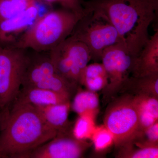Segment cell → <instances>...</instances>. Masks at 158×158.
Wrapping results in <instances>:
<instances>
[{
    "instance_id": "cell-1",
    "label": "cell",
    "mask_w": 158,
    "mask_h": 158,
    "mask_svg": "<svg viewBox=\"0 0 158 158\" xmlns=\"http://www.w3.org/2000/svg\"><path fill=\"white\" fill-rule=\"evenodd\" d=\"M84 8L107 20L134 58L149 38L148 29L157 16L158 0H89Z\"/></svg>"
},
{
    "instance_id": "cell-2",
    "label": "cell",
    "mask_w": 158,
    "mask_h": 158,
    "mask_svg": "<svg viewBox=\"0 0 158 158\" xmlns=\"http://www.w3.org/2000/svg\"><path fill=\"white\" fill-rule=\"evenodd\" d=\"M57 135L35 106L14 101L4 114L0 158H20Z\"/></svg>"
},
{
    "instance_id": "cell-3",
    "label": "cell",
    "mask_w": 158,
    "mask_h": 158,
    "mask_svg": "<svg viewBox=\"0 0 158 158\" xmlns=\"http://www.w3.org/2000/svg\"><path fill=\"white\" fill-rule=\"evenodd\" d=\"M62 8L51 10L36 20L12 47L49 52L68 38L86 13Z\"/></svg>"
},
{
    "instance_id": "cell-4",
    "label": "cell",
    "mask_w": 158,
    "mask_h": 158,
    "mask_svg": "<svg viewBox=\"0 0 158 158\" xmlns=\"http://www.w3.org/2000/svg\"><path fill=\"white\" fill-rule=\"evenodd\" d=\"M30 50L0 46V111L10 109L19 93Z\"/></svg>"
},
{
    "instance_id": "cell-5",
    "label": "cell",
    "mask_w": 158,
    "mask_h": 158,
    "mask_svg": "<svg viewBox=\"0 0 158 158\" xmlns=\"http://www.w3.org/2000/svg\"><path fill=\"white\" fill-rule=\"evenodd\" d=\"M70 36L83 42L89 50L91 60L101 61L105 49L121 44L118 32L109 21L100 15L86 10Z\"/></svg>"
},
{
    "instance_id": "cell-6",
    "label": "cell",
    "mask_w": 158,
    "mask_h": 158,
    "mask_svg": "<svg viewBox=\"0 0 158 158\" xmlns=\"http://www.w3.org/2000/svg\"><path fill=\"white\" fill-rule=\"evenodd\" d=\"M104 123L113 136L116 148L138 134V113L131 94H123L111 100L105 113Z\"/></svg>"
},
{
    "instance_id": "cell-7",
    "label": "cell",
    "mask_w": 158,
    "mask_h": 158,
    "mask_svg": "<svg viewBox=\"0 0 158 158\" xmlns=\"http://www.w3.org/2000/svg\"><path fill=\"white\" fill-rule=\"evenodd\" d=\"M48 53L56 73L70 83L81 85L83 71L91 60L86 45L69 36Z\"/></svg>"
},
{
    "instance_id": "cell-8",
    "label": "cell",
    "mask_w": 158,
    "mask_h": 158,
    "mask_svg": "<svg viewBox=\"0 0 158 158\" xmlns=\"http://www.w3.org/2000/svg\"><path fill=\"white\" fill-rule=\"evenodd\" d=\"M134 58L120 43L108 47L103 51L102 63L108 78L107 85L102 90L104 100H111L120 93L130 77Z\"/></svg>"
},
{
    "instance_id": "cell-9",
    "label": "cell",
    "mask_w": 158,
    "mask_h": 158,
    "mask_svg": "<svg viewBox=\"0 0 158 158\" xmlns=\"http://www.w3.org/2000/svg\"><path fill=\"white\" fill-rule=\"evenodd\" d=\"M77 139L72 132L57 135L42 145L21 156L20 158H78L92 145Z\"/></svg>"
},
{
    "instance_id": "cell-10",
    "label": "cell",
    "mask_w": 158,
    "mask_h": 158,
    "mask_svg": "<svg viewBox=\"0 0 158 158\" xmlns=\"http://www.w3.org/2000/svg\"><path fill=\"white\" fill-rule=\"evenodd\" d=\"M37 3L14 17L0 21V46L12 47L39 17Z\"/></svg>"
},
{
    "instance_id": "cell-11",
    "label": "cell",
    "mask_w": 158,
    "mask_h": 158,
    "mask_svg": "<svg viewBox=\"0 0 158 158\" xmlns=\"http://www.w3.org/2000/svg\"><path fill=\"white\" fill-rule=\"evenodd\" d=\"M132 76L140 77L158 74V29L133 59Z\"/></svg>"
},
{
    "instance_id": "cell-12",
    "label": "cell",
    "mask_w": 158,
    "mask_h": 158,
    "mask_svg": "<svg viewBox=\"0 0 158 158\" xmlns=\"http://www.w3.org/2000/svg\"><path fill=\"white\" fill-rule=\"evenodd\" d=\"M71 97L52 90L35 87H23L14 101L36 106L59 104L70 102Z\"/></svg>"
},
{
    "instance_id": "cell-13",
    "label": "cell",
    "mask_w": 158,
    "mask_h": 158,
    "mask_svg": "<svg viewBox=\"0 0 158 158\" xmlns=\"http://www.w3.org/2000/svg\"><path fill=\"white\" fill-rule=\"evenodd\" d=\"M35 106L39 110L48 125L56 131L57 135L73 131L68 120L70 102L59 104Z\"/></svg>"
},
{
    "instance_id": "cell-14",
    "label": "cell",
    "mask_w": 158,
    "mask_h": 158,
    "mask_svg": "<svg viewBox=\"0 0 158 158\" xmlns=\"http://www.w3.org/2000/svg\"><path fill=\"white\" fill-rule=\"evenodd\" d=\"M120 93L132 95L146 94L158 97V74L140 77H130Z\"/></svg>"
},
{
    "instance_id": "cell-15",
    "label": "cell",
    "mask_w": 158,
    "mask_h": 158,
    "mask_svg": "<svg viewBox=\"0 0 158 158\" xmlns=\"http://www.w3.org/2000/svg\"><path fill=\"white\" fill-rule=\"evenodd\" d=\"M98 94L90 90H80L74 97L71 107L79 116H89L95 118L98 111Z\"/></svg>"
},
{
    "instance_id": "cell-16",
    "label": "cell",
    "mask_w": 158,
    "mask_h": 158,
    "mask_svg": "<svg viewBox=\"0 0 158 158\" xmlns=\"http://www.w3.org/2000/svg\"><path fill=\"white\" fill-rule=\"evenodd\" d=\"M116 156L121 158H156L158 157V145L147 146L131 139L119 146Z\"/></svg>"
},
{
    "instance_id": "cell-17",
    "label": "cell",
    "mask_w": 158,
    "mask_h": 158,
    "mask_svg": "<svg viewBox=\"0 0 158 158\" xmlns=\"http://www.w3.org/2000/svg\"><path fill=\"white\" fill-rule=\"evenodd\" d=\"M37 3V0H0V21L14 17Z\"/></svg>"
},
{
    "instance_id": "cell-18",
    "label": "cell",
    "mask_w": 158,
    "mask_h": 158,
    "mask_svg": "<svg viewBox=\"0 0 158 158\" xmlns=\"http://www.w3.org/2000/svg\"><path fill=\"white\" fill-rule=\"evenodd\" d=\"M132 96L138 114L148 115L158 120V97L146 94Z\"/></svg>"
},
{
    "instance_id": "cell-19",
    "label": "cell",
    "mask_w": 158,
    "mask_h": 158,
    "mask_svg": "<svg viewBox=\"0 0 158 158\" xmlns=\"http://www.w3.org/2000/svg\"><path fill=\"white\" fill-rule=\"evenodd\" d=\"M95 128L94 118L89 116H80L73 129V133L77 139L85 140L91 138Z\"/></svg>"
},
{
    "instance_id": "cell-20",
    "label": "cell",
    "mask_w": 158,
    "mask_h": 158,
    "mask_svg": "<svg viewBox=\"0 0 158 158\" xmlns=\"http://www.w3.org/2000/svg\"><path fill=\"white\" fill-rule=\"evenodd\" d=\"M90 138L96 152L103 151L114 144L112 134L104 126L96 127Z\"/></svg>"
},
{
    "instance_id": "cell-21",
    "label": "cell",
    "mask_w": 158,
    "mask_h": 158,
    "mask_svg": "<svg viewBox=\"0 0 158 158\" xmlns=\"http://www.w3.org/2000/svg\"><path fill=\"white\" fill-rule=\"evenodd\" d=\"M147 146L158 145V122L138 133L132 139Z\"/></svg>"
},
{
    "instance_id": "cell-22",
    "label": "cell",
    "mask_w": 158,
    "mask_h": 158,
    "mask_svg": "<svg viewBox=\"0 0 158 158\" xmlns=\"http://www.w3.org/2000/svg\"><path fill=\"white\" fill-rule=\"evenodd\" d=\"M107 83V76L104 75L83 79L81 82V85L85 86L88 90L96 92L99 90H102Z\"/></svg>"
},
{
    "instance_id": "cell-23",
    "label": "cell",
    "mask_w": 158,
    "mask_h": 158,
    "mask_svg": "<svg viewBox=\"0 0 158 158\" xmlns=\"http://www.w3.org/2000/svg\"><path fill=\"white\" fill-rule=\"evenodd\" d=\"M46 3H58L62 8L74 12L83 13L85 9L84 7V0H42Z\"/></svg>"
},
{
    "instance_id": "cell-24",
    "label": "cell",
    "mask_w": 158,
    "mask_h": 158,
    "mask_svg": "<svg viewBox=\"0 0 158 158\" xmlns=\"http://www.w3.org/2000/svg\"><path fill=\"white\" fill-rule=\"evenodd\" d=\"M4 114L5 112H1L0 111V132L2 130V125L3 119H4Z\"/></svg>"
}]
</instances>
